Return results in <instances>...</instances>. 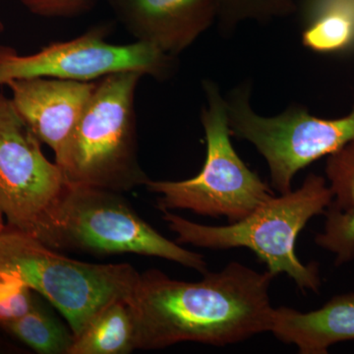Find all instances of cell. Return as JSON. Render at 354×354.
Returning a JSON list of instances; mask_svg holds the SVG:
<instances>
[{
  "instance_id": "1",
  "label": "cell",
  "mask_w": 354,
  "mask_h": 354,
  "mask_svg": "<svg viewBox=\"0 0 354 354\" xmlns=\"http://www.w3.org/2000/svg\"><path fill=\"white\" fill-rule=\"evenodd\" d=\"M274 274L232 262L199 281H177L158 270L139 274L127 300L135 351L183 342L227 346L271 330Z\"/></svg>"
},
{
  "instance_id": "2",
  "label": "cell",
  "mask_w": 354,
  "mask_h": 354,
  "mask_svg": "<svg viewBox=\"0 0 354 354\" xmlns=\"http://www.w3.org/2000/svg\"><path fill=\"white\" fill-rule=\"evenodd\" d=\"M142 77L122 72L97 81L80 120L55 155L68 185L122 193L150 180L137 145L135 95Z\"/></svg>"
},
{
  "instance_id": "3",
  "label": "cell",
  "mask_w": 354,
  "mask_h": 354,
  "mask_svg": "<svg viewBox=\"0 0 354 354\" xmlns=\"http://www.w3.org/2000/svg\"><path fill=\"white\" fill-rule=\"evenodd\" d=\"M332 192L323 176L310 174L301 187L272 197L243 220L221 227L200 225L164 211V220L176 242L214 250L250 249L274 277L286 274L302 290L318 291V265H304L295 254V241L312 218L325 213Z\"/></svg>"
},
{
  "instance_id": "4",
  "label": "cell",
  "mask_w": 354,
  "mask_h": 354,
  "mask_svg": "<svg viewBox=\"0 0 354 354\" xmlns=\"http://www.w3.org/2000/svg\"><path fill=\"white\" fill-rule=\"evenodd\" d=\"M0 271L17 272L64 315L78 337L104 307L127 300L140 272L131 265L92 264L65 257L7 225L0 232Z\"/></svg>"
},
{
  "instance_id": "5",
  "label": "cell",
  "mask_w": 354,
  "mask_h": 354,
  "mask_svg": "<svg viewBox=\"0 0 354 354\" xmlns=\"http://www.w3.org/2000/svg\"><path fill=\"white\" fill-rule=\"evenodd\" d=\"M207 106L201 122L206 135L207 157L202 171L183 181L149 180L146 187L160 195L162 211L190 209L200 215L225 216L230 223L243 220L274 193L248 169L232 147L227 102L213 81H204Z\"/></svg>"
},
{
  "instance_id": "6",
  "label": "cell",
  "mask_w": 354,
  "mask_h": 354,
  "mask_svg": "<svg viewBox=\"0 0 354 354\" xmlns=\"http://www.w3.org/2000/svg\"><path fill=\"white\" fill-rule=\"evenodd\" d=\"M50 247L102 254L134 253L174 261L204 274L202 254L158 234L120 192L68 185L57 209Z\"/></svg>"
},
{
  "instance_id": "7",
  "label": "cell",
  "mask_w": 354,
  "mask_h": 354,
  "mask_svg": "<svg viewBox=\"0 0 354 354\" xmlns=\"http://www.w3.org/2000/svg\"><path fill=\"white\" fill-rule=\"evenodd\" d=\"M250 86L243 84L225 100L232 135L247 140L267 160L272 185L281 194L291 191L293 177L319 158L354 141V104L344 118L326 120L292 106L274 118L251 109Z\"/></svg>"
},
{
  "instance_id": "8",
  "label": "cell",
  "mask_w": 354,
  "mask_h": 354,
  "mask_svg": "<svg viewBox=\"0 0 354 354\" xmlns=\"http://www.w3.org/2000/svg\"><path fill=\"white\" fill-rule=\"evenodd\" d=\"M41 145L10 97L0 92V208L9 227L50 246L68 183Z\"/></svg>"
},
{
  "instance_id": "9",
  "label": "cell",
  "mask_w": 354,
  "mask_h": 354,
  "mask_svg": "<svg viewBox=\"0 0 354 354\" xmlns=\"http://www.w3.org/2000/svg\"><path fill=\"white\" fill-rule=\"evenodd\" d=\"M106 32L104 26L92 28L82 36L48 44L29 55L0 46V87L11 80L35 77L91 83L122 72H137L158 80H165L174 73V55L142 41L109 43Z\"/></svg>"
},
{
  "instance_id": "10",
  "label": "cell",
  "mask_w": 354,
  "mask_h": 354,
  "mask_svg": "<svg viewBox=\"0 0 354 354\" xmlns=\"http://www.w3.org/2000/svg\"><path fill=\"white\" fill-rule=\"evenodd\" d=\"M137 41L176 57L216 20L213 0H104Z\"/></svg>"
},
{
  "instance_id": "11",
  "label": "cell",
  "mask_w": 354,
  "mask_h": 354,
  "mask_svg": "<svg viewBox=\"0 0 354 354\" xmlns=\"http://www.w3.org/2000/svg\"><path fill=\"white\" fill-rule=\"evenodd\" d=\"M95 84L35 77L11 80L6 86L23 120L57 155L80 120Z\"/></svg>"
},
{
  "instance_id": "12",
  "label": "cell",
  "mask_w": 354,
  "mask_h": 354,
  "mask_svg": "<svg viewBox=\"0 0 354 354\" xmlns=\"http://www.w3.org/2000/svg\"><path fill=\"white\" fill-rule=\"evenodd\" d=\"M270 332L297 346L300 353H328L337 342L354 339V293L337 295L322 308L307 313L288 307L274 309Z\"/></svg>"
},
{
  "instance_id": "13",
  "label": "cell",
  "mask_w": 354,
  "mask_h": 354,
  "mask_svg": "<svg viewBox=\"0 0 354 354\" xmlns=\"http://www.w3.org/2000/svg\"><path fill=\"white\" fill-rule=\"evenodd\" d=\"M326 174L332 200L316 243L334 253L335 265L354 260V141L328 157Z\"/></svg>"
},
{
  "instance_id": "14",
  "label": "cell",
  "mask_w": 354,
  "mask_h": 354,
  "mask_svg": "<svg viewBox=\"0 0 354 354\" xmlns=\"http://www.w3.org/2000/svg\"><path fill=\"white\" fill-rule=\"evenodd\" d=\"M302 44L322 55L354 53V0H300Z\"/></svg>"
},
{
  "instance_id": "15",
  "label": "cell",
  "mask_w": 354,
  "mask_h": 354,
  "mask_svg": "<svg viewBox=\"0 0 354 354\" xmlns=\"http://www.w3.org/2000/svg\"><path fill=\"white\" fill-rule=\"evenodd\" d=\"M135 351L134 323L127 300L109 304L74 337L69 354H127Z\"/></svg>"
},
{
  "instance_id": "16",
  "label": "cell",
  "mask_w": 354,
  "mask_h": 354,
  "mask_svg": "<svg viewBox=\"0 0 354 354\" xmlns=\"http://www.w3.org/2000/svg\"><path fill=\"white\" fill-rule=\"evenodd\" d=\"M0 327L41 354H69L74 342L73 334H70L37 301L24 316L2 324Z\"/></svg>"
},
{
  "instance_id": "17",
  "label": "cell",
  "mask_w": 354,
  "mask_h": 354,
  "mask_svg": "<svg viewBox=\"0 0 354 354\" xmlns=\"http://www.w3.org/2000/svg\"><path fill=\"white\" fill-rule=\"evenodd\" d=\"M216 19L223 31H230L241 21L259 22L297 13V0H213Z\"/></svg>"
},
{
  "instance_id": "18",
  "label": "cell",
  "mask_w": 354,
  "mask_h": 354,
  "mask_svg": "<svg viewBox=\"0 0 354 354\" xmlns=\"http://www.w3.org/2000/svg\"><path fill=\"white\" fill-rule=\"evenodd\" d=\"M35 302L31 288L19 274L0 271V325L24 316Z\"/></svg>"
},
{
  "instance_id": "19",
  "label": "cell",
  "mask_w": 354,
  "mask_h": 354,
  "mask_svg": "<svg viewBox=\"0 0 354 354\" xmlns=\"http://www.w3.org/2000/svg\"><path fill=\"white\" fill-rule=\"evenodd\" d=\"M97 0H21L29 12L44 18L71 19L88 13Z\"/></svg>"
},
{
  "instance_id": "20",
  "label": "cell",
  "mask_w": 354,
  "mask_h": 354,
  "mask_svg": "<svg viewBox=\"0 0 354 354\" xmlns=\"http://www.w3.org/2000/svg\"><path fill=\"white\" fill-rule=\"evenodd\" d=\"M3 213H2L1 208H0V232L3 230L6 225H3Z\"/></svg>"
},
{
  "instance_id": "21",
  "label": "cell",
  "mask_w": 354,
  "mask_h": 354,
  "mask_svg": "<svg viewBox=\"0 0 354 354\" xmlns=\"http://www.w3.org/2000/svg\"><path fill=\"white\" fill-rule=\"evenodd\" d=\"M4 30H6V25H4V23L0 20V34H2V32H4Z\"/></svg>"
}]
</instances>
